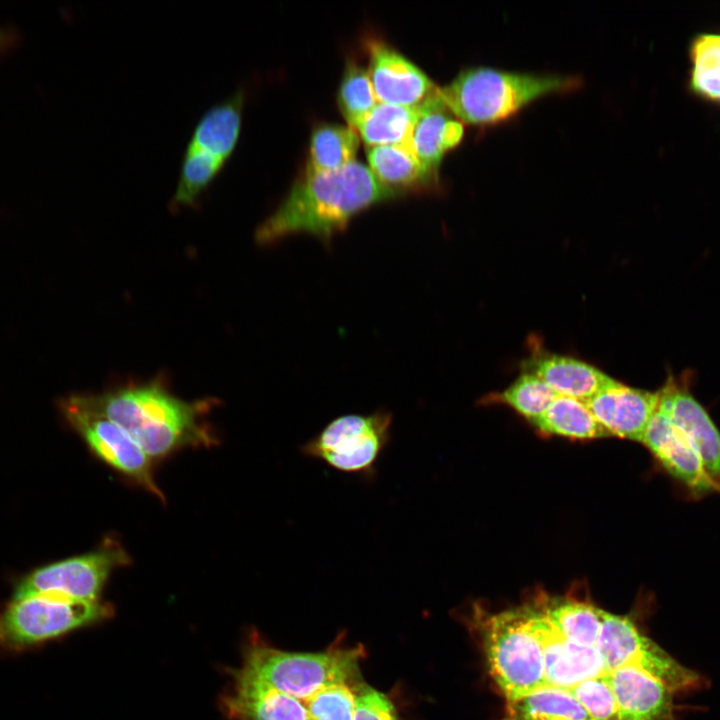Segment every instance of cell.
<instances>
[{
  "mask_svg": "<svg viewBox=\"0 0 720 720\" xmlns=\"http://www.w3.org/2000/svg\"><path fill=\"white\" fill-rule=\"evenodd\" d=\"M403 195L382 185L368 167L355 160L332 172L305 170L275 211L257 227L255 240L270 245L305 233L330 246L357 214Z\"/></svg>",
  "mask_w": 720,
  "mask_h": 720,
  "instance_id": "cell-1",
  "label": "cell"
},
{
  "mask_svg": "<svg viewBox=\"0 0 720 720\" xmlns=\"http://www.w3.org/2000/svg\"><path fill=\"white\" fill-rule=\"evenodd\" d=\"M84 397L90 406L125 430L151 460L182 447H210L216 443L202 420L212 401L186 402L160 382Z\"/></svg>",
  "mask_w": 720,
  "mask_h": 720,
  "instance_id": "cell-2",
  "label": "cell"
},
{
  "mask_svg": "<svg viewBox=\"0 0 720 720\" xmlns=\"http://www.w3.org/2000/svg\"><path fill=\"white\" fill-rule=\"evenodd\" d=\"M583 85L578 75L529 73L474 66L462 70L439 96L461 121L476 126L509 120L532 102L548 95L567 93Z\"/></svg>",
  "mask_w": 720,
  "mask_h": 720,
  "instance_id": "cell-3",
  "label": "cell"
},
{
  "mask_svg": "<svg viewBox=\"0 0 720 720\" xmlns=\"http://www.w3.org/2000/svg\"><path fill=\"white\" fill-rule=\"evenodd\" d=\"M478 623L489 675L506 702L546 685L541 645L523 607Z\"/></svg>",
  "mask_w": 720,
  "mask_h": 720,
  "instance_id": "cell-4",
  "label": "cell"
},
{
  "mask_svg": "<svg viewBox=\"0 0 720 720\" xmlns=\"http://www.w3.org/2000/svg\"><path fill=\"white\" fill-rule=\"evenodd\" d=\"M360 656V649L287 652L255 643L241 670L288 696L307 701L329 685L353 682L359 676Z\"/></svg>",
  "mask_w": 720,
  "mask_h": 720,
  "instance_id": "cell-5",
  "label": "cell"
},
{
  "mask_svg": "<svg viewBox=\"0 0 720 720\" xmlns=\"http://www.w3.org/2000/svg\"><path fill=\"white\" fill-rule=\"evenodd\" d=\"M392 425V413L383 408L369 414L341 415L307 440L300 451L336 471L373 480L391 441Z\"/></svg>",
  "mask_w": 720,
  "mask_h": 720,
  "instance_id": "cell-6",
  "label": "cell"
},
{
  "mask_svg": "<svg viewBox=\"0 0 720 720\" xmlns=\"http://www.w3.org/2000/svg\"><path fill=\"white\" fill-rule=\"evenodd\" d=\"M110 614L98 601H74L34 595L14 599L0 609V646L25 650L94 623Z\"/></svg>",
  "mask_w": 720,
  "mask_h": 720,
  "instance_id": "cell-7",
  "label": "cell"
},
{
  "mask_svg": "<svg viewBox=\"0 0 720 720\" xmlns=\"http://www.w3.org/2000/svg\"><path fill=\"white\" fill-rule=\"evenodd\" d=\"M130 561L117 541L106 539L96 551L34 570L18 583L13 598L44 595L74 601H98L112 570L127 566Z\"/></svg>",
  "mask_w": 720,
  "mask_h": 720,
  "instance_id": "cell-8",
  "label": "cell"
},
{
  "mask_svg": "<svg viewBox=\"0 0 720 720\" xmlns=\"http://www.w3.org/2000/svg\"><path fill=\"white\" fill-rule=\"evenodd\" d=\"M595 646L607 673L625 665L636 666L662 680L674 692L696 689L702 683L699 674L641 633L628 616L601 609V628Z\"/></svg>",
  "mask_w": 720,
  "mask_h": 720,
  "instance_id": "cell-9",
  "label": "cell"
},
{
  "mask_svg": "<svg viewBox=\"0 0 720 720\" xmlns=\"http://www.w3.org/2000/svg\"><path fill=\"white\" fill-rule=\"evenodd\" d=\"M60 408L70 425L105 463L164 501L153 477L151 459L117 423L94 409L84 395H71Z\"/></svg>",
  "mask_w": 720,
  "mask_h": 720,
  "instance_id": "cell-10",
  "label": "cell"
},
{
  "mask_svg": "<svg viewBox=\"0 0 720 720\" xmlns=\"http://www.w3.org/2000/svg\"><path fill=\"white\" fill-rule=\"evenodd\" d=\"M687 499L718 493L703 461L686 434L659 405L641 441Z\"/></svg>",
  "mask_w": 720,
  "mask_h": 720,
  "instance_id": "cell-11",
  "label": "cell"
},
{
  "mask_svg": "<svg viewBox=\"0 0 720 720\" xmlns=\"http://www.w3.org/2000/svg\"><path fill=\"white\" fill-rule=\"evenodd\" d=\"M523 608L541 645L546 685L571 690L585 680L607 673L596 646L579 645L566 639L537 606Z\"/></svg>",
  "mask_w": 720,
  "mask_h": 720,
  "instance_id": "cell-12",
  "label": "cell"
},
{
  "mask_svg": "<svg viewBox=\"0 0 720 720\" xmlns=\"http://www.w3.org/2000/svg\"><path fill=\"white\" fill-rule=\"evenodd\" d=\"M688 384L681 378L670 377L659 390L658 405L693 444L720 494V429L693 396Z\"/></svg>",
  "mask_w": 720,
  "mask_h": 720,
  "instance_id": "cell-13",
  "label": "cell"
},
{
  "mask_svg": "<svg viewBox=\"0 0 720 720\" xmlns=\"http://www.w3.org/2000/svg\"><path fill=\"white\" fill-rule=\"evenodd\" d=\"M369 76L378 102L418 107L439 87L415 64L381 41H371Z\"/></svg>",
  "mask_w": 720,
  "mask_h": 720,
  "instance_id": "cell-14",
  "label": "cell"
},
{
  "mask_svg": "<svg viewBox=\"0 0 720 720\" xmlns=\"http://www.w3.org/2000/svg\"><path fill=\"white\" fill-rule=\"evenodd\" d=\"M659 402V390L646 391L617 382L585 401L610 436L641 442Z\"/></svg>",
  "mask_w": 720,
  "mask_h": 720,
  "instance_id": "cell-15",
  "label": "cell"
},
{
  "mask_svg": "<svg viewBox=\"0 0 720 720\" xmlns=\"http://www.w3.org/2000/svg\"><path fill=\"white\" fill-rule=\"evenodd\" d=\"M620 720H673L674 691L662 680L632 665L606 673Z\"/></svg>",
  "mask_w": 720,
  "mask_h": 720,
  "instance_id": "cell-16",
  "label": "cell"
},
{
  "mask_svg": "<svg viewBox=\"0 0 720 720\" xmlns=\"http://www.w3.org/2000/svg\"><path fill=\"white\" fill-rule=\"evenodd\" d=\"M463 136V123L444 105L439 90L417 107L410 146L419 162L434 176L439 177L444 155L455 148Z\"/></svg>",
  "mask_w": 720,
  "mask_h": 720,
  "instance_id": "cell-17",
  "label": "cell"
},
{
  "mask_svg": "<svg viewBox=\"0 0 720 720\" xmlns=\"http://www.w3.org/2000/svg\"><path fill=\"white\" fill-rule=\"evenodd\" d=\"M246 93L238 87L212 105L195 125L187 147L227 164L241 133Z\"/></svg>",
  "mask_w": 720,
  "mask_h": 720,
  "instance_id": "cell-18",
  "label": "cell"
},
{
  "mask_svg": "<svg viewBox=\"0 0 720 720\" xmlns=\"http://www.w3.org/2000/svg\"><path fill=\"white\" fill-rule=\"evenodd\" d=\"M235 720H308L305 705L240 670L234 691L225 700Z\"/></svg>",
  "mask_w": 720,
  "mask_h": 720,
  "instance_id": "cell-19",
  "label": "cell"
},
{
  "mask_svg": "<svg viewBox=\"0 0 720 720\" xmlns=\"http://www.w3.org/2000/svg\"><path fill=\"white\" fill-rule=\"evenodd\" d=\"M528 372L544 381L558 395L583 402L618 381L596 367L567 356L542 354L528 362Z\"/></svg>",
  "mask_w": 720,
  "mask_h": 720,
  "instance_id": "cell-20",
  "label": "cell"
},
{
  "mask_svg": "<svg viewBox=\"0 0 720 720\" xmlns=\"http://www.w3.org/2000/svg\"><path fill=\"white\" fill-rule=\"evenodd\" d=\"M367 157L374 177L382 185L402 194L439 185V177L419 162L410 145L370 147Z\"/></svg>",
  "mask_w": 720,
  "mask_h": 720,
  "instance_id": "cell-21",
  "label": "cell"
},
{
  "mask_svg": "<svg viewBox=\"0 0 720 720\" xmlns=\"http://www.w3.org/2000/svg\"><path fill=\"white\" fill-rule=\"evenodd\" d=\"M501 720H592L570 690L544 685L506 702Z\"/></svg>",
  "mask_w": 720,
  "mask_h": 720,
  "instance_id": "cell-22",
  "label": "cell"
},
{
  "mask_svg": "<svg viewBox=\"0 0 720 720\" xmlns=\"http://www.w3.org/2000/svg\"><path fill=\"white\" fill-rule=\"evenodd\" d=\"M689 92L698 99L720 107V32L695 34L688 46Z\"/></svg>",
  "mask_w": 720,
  "mask_h": 720,
  "instance_id": "cell-23",
  "label": "cell"
},
{
  "mask_svg": "<svg viewBox=\"0 0 720 720\" xmlns=\"http://www.w3.org/2000/svg\"><path fill=\"white\" fill-rule=\"evenodd\" d=\"M544 600V599H543ZM552 626L569 641L595 646L601 628V609L572 598L545 599L537 606Z\"/></svg>",
  "mask_w": 720,
  "mask_h": 720,
  "instance_id": "cell-24",
  "label": "cell"
},
{
  "mask_svg": "<svg viewBox=\"0 0 720 720\" xmlns=\"http://www.w3.org/2000/svg\"><path fill=\"white\" fill-rule=\"evenodd\" d=\"M531 423L543 433L572 439L610 436L585 402L564 395H557L547 410Z\"/></svg>",
  "mask_w": 720,
  "mask_h": 720,
  "instance_id": "cell-25",
  "label": "cell"
},
{
  "mask_svg": "<svg viewBox=\"0 0 720 720\" xmlns=\"http://www.w3.org/2000/svg\"><path fill=\"white\" fill-rule=\"evenodd\" d=\"M416 117L417 107L377 102L354 130L370 147L410 145Z\"/></svg>",
  "mask_w": 720,
  "mask_h": 720,
  "instance_id": "cell-26",
  "label": "cell"
},
{
  "mask_svg": "<svg viewBox=\"0 0 720 720\" xmlns=\"http://www.w3.org/2000/svg\"><path fill=\"white\" fill-rule=\"evenodd\" d=\"M359 137L352 128L320 124L312 132L306 170L332 172L355 160Z\"/></svg>",
  "mask_w": 720,
  "mask_h": 720,
  "instance_id": "cell-27",
  "label": "cell"
},
{
  "mask_svg": "<svg viewBox=\"0 0 720 720\" xmlns=\"http://www.w3.org/2000/svg\"><path fill=\"white\" fill-rule=\"evenodd\" d=\"M377 102L368 71L354 61L348 62L337 103L350 128L354 129Z\"/></svg>",
  "mask_w": 720,
  "mask_h": 720,
  "instance_id": "cell-28",
  "label": "cell"
},
{
  "mask_svg": "<svg viewBox=\"0 0 720 720\" xmlns=\"http://www.w3.org/2000/svg\"><path fill=\"white\" fill-rule=\"evenodd\" d=\"M558 394L532 373H524L499 394V400L533 422L539 418Z\"/></svg>",
  "mask_w": 720,
  "mask_h": 720,
  "instance_id": "cell-29",
  "label": "cell"
},
{
  "mask_svg": "<svg viewBox=\"0 0 720 720\" xmlns=\"http://www.w3.org/2000/svg\"><path fill=\"white\" fill-rule=\"evenodd\" d=\"M308 720H353L355 694L350 685H329L306 701Z\"/></svg>",
  "mask_w": 720,
  "mask_h": 720,
  "instance_id": "cell-30",
  "label": "cell"
},
{
  "mask_svg": "<svg viewBox=\"0 0 720 720\" xmlns=\"http://www.w3.org/2000/svg\"><path fill=\"white\" fill-rule=\"evenodd\" d=\"M570 691L592 720H620L616 698L606 673L585 680Z\"/></svg>",
  "mask_w": 720,
  "mask_h": 720,
  "instance_id": "cell-31",
  "label": "cell"
},
{
  "mask_svg": "<svg viewBox=\"0 0 720 720\" xmlns=\"http://www.w3.org/2000/svg\"><path fill=\"white\" fill-rule=\"evenodd\" d=\"M359 688L353 720H397L395 706L385 694L368 686Z\"/></svg>",
  "mask_w": 720,
  "mask_h": 720,
  "instance_id": "cell-32",
  "label": "cell"
}]
</instances>
